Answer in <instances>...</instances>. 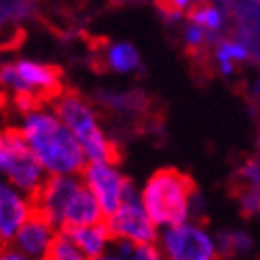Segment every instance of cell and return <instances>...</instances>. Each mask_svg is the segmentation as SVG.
Wrapping results in <instances>:
<instances>
[{
    "label": "cell",
    "instance_id": "6da1fadb",
    "mask_svg": "<svg viewBox=\"0 0 260 260\" xmlns=\"http://www.w3.org/2000/svg\"><path fill=\"white\" fill-rule=\"evenodd\" d=\"M23 136L49 176H81L87 165L81 142L57 116L34 112L25 116Z\"/></svg>",
    "mask_w": 260,
    "mask_h": 260
},
{
    "label": "cell",
    "instance_id": "7a4b0ae2",
    "mask_svg": "<svg viewBox=\"0 0 260 260\" xmlns=\"http://www.w3.org/2000/svg\"><path fill=\"white\" fill-rule=\"evenodd\" d=\"M146 214L159 229L186 222L197 199V188L188 174L174 167L157 170L140 192Z\"/></svg>",
    "mask_w": 260,
    "mask_h": 260
},
{
    "label": "cell",
    "instance_id": "3957f363",
    "mask_svg": "<svg viewBox=\"0 0 260 260\" xmlns=\"http://www.w3.org/2000/svg\"><path fill=\"white\" fill-rule=\"evenodd\" d=\"M0 174L9 184L28 194H34L49 176L19 127H0Z\"/></svg>",
    "mask_w": 260,
    "mask_h": 260
},
{
    "label": "cell",
    "instance_id": "277c9868",
    "mask_svg": "<svg viewBox=\"0 0 260 260\" xmlns=\"http://www.w3.org/2000/svg\"><path fill=\"white\" fill-rule=\"evenodd\" d=\"M157 248L163 260H220L218 241L201 222L165 226L159 233Z\"/></svg>",
    "mask_w": 260,
    "mask_h": 260
},
{
    "label": "cell",
    "instance_id": "5b68a950",
    "mask_svg": "<svg viewBox=\"0 0 260 260\" xmlns=\"http://www.w3.org/2000/svg\"><path fill=\"white\" fill-rule=\"evenodd\" d=\"M114 241H129L136 245H150L159 239V226L146 214L142 199L127 201L112 216L106 218Z\"/></svg>",
    "mask_w": 260,
    "mask_h": 260
},
{
    "label": "cell",
    "instance_id": "8992f818",
    "mask_svg": "<svg viewBox=\"0 0 260 260\" xmlns=\"http://www.w3.org/2000/svg\"><path fill=\"white\" fill-rule=\"evenodd\" d=\"M83 186L81 176H47V180L41 184L32 197L34 212L43 214L47 220H51L57 229H61V220L66 214L70 201Z\"/></svg>",
    "mask_w": 260,
    "mask_h": 260
},
{
    "label": "cell",
    "instance_id": "52a82bcc",
    "mask_svg": "<svg viewBox=\"0 0 260 260\" xmlns=\"http://www.w3.org/2000/svg\"><path fill=\"white\" fill-rule=\"evenodd\" d=\"M85 186L95 194L104 216H112L123 203V188L127 178L116 170V165L87 161L85 170L81 172Z\"/></svg>",
    "mask_w": 260,
    "mask_h": 260
},
{
    "label": "cell",
    "instance_id": "ba28073f",
    "mask_svg": "<svg viewBox=\"0 0 260 260\" xmlns=\"http://www.w3.org/2000/svg\"><path fill=\"white\" fill-rule=\"evenodd\" d=\"M34 214V203L28 192L9 182H0V248L9 245L23 222Z\"/></svg>",
    "mask_w": 260,
    "mask_h": 260
},
{
    "label": "cell",
    "instance_id": "9c48e42d",
    "mask_svg": "<svg viewBox=\"0 0 260 260\" xmlns=\"http://www.w3.org/2000/svg\"><path fill=\"white\" fill-rule=\"evenodd\" d=\"M57 235H59V229L43 214L34 212L23 222V226L17 231V235L13 237L9 245L34 260H45Z\"/></svg>",
    "mask_w": 260,
    "mask_h": 260
},
{
    "label": "cell",
    "instance_id": "30bf717a",
    "mask_svg": "<svg viewBox=\"0 0 260 260\" xmlns=\"http://www.w3.org/2000/svg\"><path fill=\"white\" fill-rule=\"evenodd\" d=\"M66 235L74 241V245L79 248L89 260L98 258L102 254H106L112 250L114 245V237L108 229L106 218L100 220L95 224H87V226H74V229H66L63 231Z\"/></svg>",
    "mask_w": 260,
    "mask_h": 260
},
{
    "label": "cell",
    "instance_id": "8fae6325",
    "mask_svg": "<svg viewBox=\"0 0 260 260\" xmlns=\"http://www.w3.org/2000/svg\"><path fill=\"white\" fill-rule=\"evenodd\" d=\"M102 207L95 199V194L91 192L85 182L83 186L79 188V192L74 194V199L70 201L66 214H63V220H61V229L59 231H66V229H74V226H87V224H95L100 220H104Z\"/></svg>",
    "mask_w": 260,
    "mask_h": 260
},
{
    "label": "cell",
    "instance_id": "7c38bea8",
    "mask_svg": "<svg viewBox=\"0 0 260 260\" xmlns=\"http://www.w3.org/2000/svg\"><path fill=\"white\" fill-rule=\"evenodd\" d=\"M186 17L207 30H218L220 28V13L210 0H194L186 9Z\"/></svg>",
    "mask_w": 260,
    "mask_h": 260
},
{
    "label": "cell",
    "instance_id": "4fadbf2b",
    "mask_svg": "<svg viewBox=\"0 0 260 260\" xmlns=\"http://www.w3.org/2000/svg\"><path fill=\"white\" fill-rule=\"evenodd\" d=\"M112 250L119 252L125 260H163L157 243L136 245V243H129V241H114Z\"/></svg>",
    "mask_w": 260,
    "mask_h": 260
},
{
    "label": "cell",
    "instance_id": "5bb4252c",
    "mask_svg": "<svg viewBox=\"0 0 260 260\" xmlns=\"http://www.w3.org/2000/svg\"><path fill=\"white\" fill-rule=\"evenodd\" d=\"M45 260H89V258L76 248L74 241L66 235V233L59 231V235L55 237V241L51 245V250H49Z\"/></svg>",
    "mask_w": 260,
    "mask_h": 260
},
{
    "label": "cell",
    "instance_id": "9a60e30c",
    "mask_svg": "<svg viewBox=\"0 0 260 260\" xmlns=\"http://www.w3.org/2000/svg\"><path fill=\"white\" fill-rule=\"evenodd\" d=\"M218 248H220V256H237L250 250V237L245 233H222L218 239Z\"/></svg>",
    "mask_w": 260,
    "mask_h": 260
},
{
    "label": "cell",
    "instance_id": "2e32d148",
    "mask_svg": "<svg viewBox=\"0 0 260 260\" xmlns=\"http://www.w3.org/2000/svg\"><path fill=\"white\" fill-rule=\"evenodd\" d=\"M0 87L3 89H13L17 91H25V89H32L28 83L21 79V74L17 70V63H3L0 66Z\"/></svg>",
    "mask_w": 260,
    "mask_h": 260
},
{
    "label": "cell",
    "instance_id": "e0dca14e",
    "mask_svg": "<svg viewBox=\"0 0 260 260\" xmlns=\"http://www.w3.org/2000/svg\"><path fill=\"white\" fill-rule=\"evenodd\" d=\"M154 7L159 9V13L167 19H180L184 9H182L176 0H154Z\"/></svg>",
    "mask_w": 260,
    "mask_h": 260
},
{
    "label": "cell",
    "instance_id": "ac0fdd59",
    "mask_svg": "<svg viewBox=\"0 0 260 260\" xmlns=\"http://www.w3.org/2000/svg\"><path fill=\"white\" fill-rule=\"evenodd\" d=\"M220 47H222L226 53L231 55V59H239V61H241V59L248 57V51H245L241 45H235V43H222Z\"/></svg>",
    "mask_w": 260,
    "mask_h": 260
},
{
    "label": "cell",
    "instance_id": "d6986e66",
    "mask_svg": "<svg viewBox=\"0 0 260 260\" xmlns=\"http://www.w3.org/2000/svg\"><path fill=\"white\" fill-rule=\"evenodd\" d=\"M0 260H34V258L17 252L15 248H11V245H3V248H0Z\"/></svg>",
    "mask_w": 260,
    "mask_h": 260
},
{
    "label": "cell",
    "instance_id": "ffe728a7",
    "mask_svg": "<svg viewBox=\"0 0 260 260\" xmlns=\"http://www.w3.org/2000/svg\"><path fill=\"white\" fill-rule=\"evenodd\" d=\"M91 260H125L119 252H114V250H110V252H106V254H102V256H98V258H91Z\"/></svg>",
    "mask_w": 260,
    "mask_h": 260
}]
</instances>
